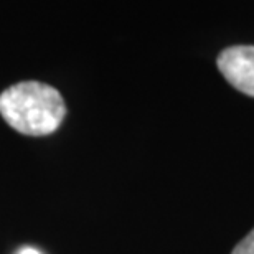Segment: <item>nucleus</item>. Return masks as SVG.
Here are the masks:
<instances>
[{
  "instance_id": "nucleus-1",
  "label": "nucleus",
  "mask_w": 254,
  "mask_h": 254,
  "mask_svg": "<svg viewBox=\"0 0 254 254\" xmlns=\"http://www.w3.org/2000/svg\"><path fill=\"white\" fill-rule=\"evenodd\" d=\"M0 116L20 134H53L63 123L66 104L58 89L38 81L12 84L0 94Z\"/></svg>"
},
{
  "instance_id": "nucleus-2",
  "label": "nucleus",
  "mask_w": 254,
  "mask_h": 254,
  "mask_svg": "<svg viewBox=\"0 0 254 254\" xmlns=\"http://www.w3.org/2000/svg\"><path fill=\"white\" fill-rule=\"evenodd\" d=\"M216 64L233 88L254 98V47L236 45L223 50Z\"/></svg>"
},
{
  "instance_id": "nucleus-3",
  "label": "nucleus",
  "mask_w": 254,
  "mask_h": 254,
  "mask_svg": "<svg viewBox=\"0 0 254 254\" xmlns=\"http://www.w3.org/2000/svg\"><path fill=\"white\" fill-rule=\"evenodd\" d=\"M231 254H254V230L245 238V240H241L238 243Z\"/></svg>"
},
{
  "instance_id": "nucleus-4",
  "label": "nucleus",
  "mask_w": 254,
  "mask_h": 254,
  "mask_svg": "<svg viewBox=\"0 0 254 254\" xmlns=\"http://www.w3.org/2000/svg\"><path fill=\"white\" fill-rule=\"evenodd\" d=\"M18 254H40L35 248H23V250H20Z\"/></svg>"
}]
</instances>
